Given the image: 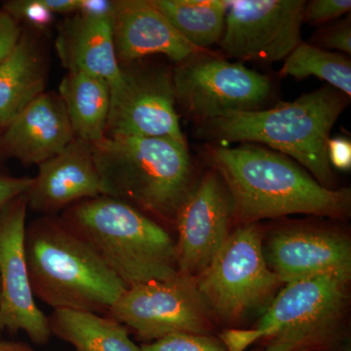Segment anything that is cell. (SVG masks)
I'll return each instance as SVG.
<instances>
[{
  "mask_svg": "<svg viewBox=\"0 0 351 351\" xmlns=\"http://www.w3.org/2000/svg\"><path fill=\"white\" fill-rule=\"evenodd\" d=\"M25 255L34 298L55 309L108 315L126 290L96 251L60 216L25 226Z\"/></svg>",
  "mask_w": 351,
  "mask_h": 351,
  "instance_id": "cell-3",
  "label": "cell"
},
{
  "mask_svg": "<svg viewBox=\"0 0 351 351\" xmlns=\"http://www.w3.org/2000/svg\"><path fill=\"white\" fill-rule=\"evenodd\" d=\"M51 334L75 351H142L130 332L108 315L55 309L48 316Z\"/></svg>",
  "mask_w": 351,
  "mask_h": 351,
  "instance_id": "cell-21",
  "label": "cell"
},
{
  "mask_svg": "<svg viewBox=\"0 0 351 351\" xmlns=\"http://www.w3.org/2000/svg\"><path fill=\"white\" fill-rule=\"evenodd\" d=\"M75 138L59 95L44 92L5 127L1 147L24 165H39L61 154Z\"/></svg>",
  "mask_w": 351,
  "mask_h": 351,
  "instance_id": "cell-17",
  "label": "cell"
},
{
  "mask_svg": "<svg viewBox=\"0 0 351 351\" xmlns=\"http://www.w3.org/2000/svg\"><path fill=\"white\" fill-rule=\"evenodd\" d=\"M269 269L285 284L320 276L351 279V242L326 226H283L263 237Z\"/></svg>",
  "mask_w": 351,
  "mask_h": 351,
  "instance_id": "cell-14",
  "label": "cell"
},
{
  "mask_svg": "<svg viewBox=\"0 0 351 351\" xmlns=\"http://www.w3.org/2000/svg\"><path fill=\"white\" fill-rule=\"evenodd\" d=\"M2 151L1 143H0V152Z\"/></svg>",
  "mask_w": 351,
  "mask_h": 351,
  "instance_id": "cell-36",
  "label": "cell"
},
{
  "mask_svg": "<svg viewBox=\"0 0 351 351\" xmlns=\"http://www.w3.org/2000/svg\"><path fill=\"white\" fill-rule=\"evenodd\" d=\"M350 0H313L306 4L304 10V23L313 25L324 24L350 14Z\"/></svg>",
  "mask_w": 351,
  "mask_h": 351,
  "instance_id": "cell-26",
  "label": "cell"
},
{
  "mask_svg": "<svg viewBox=\"0 0 351 351\" xmlns=\"http://www.w3.org/2000/svg\"><path fill=\"white\" fill-rule=\"evenodd\" d=\"M233 207L225 182L209 169L182 203L174 228L179 271L197 277L230 234Z\"/></svg>",
  "mask_w": 351,
  "mask_h": 351,
  "instance_id": "cell-13",
  "label": "cell"
},
{
  "mask_svg": "<svg viewBox=\"0 0 351 351\" xmlns=\"http://www.w3.org/2000/svg\"><path fill=\"white\" fill-rule=\"evenodd\" d=\"M120 66L122 80L119 86L110 90L106 136L186 142L176 110L172 73L135 64Z\"/></svg>",
  "mask_w": 351,
  "mask_h": 351,
  "instance_id": "cell-11",
  "label": "cell"
},
{
  "mask_svg": "<svg viewBox=\"0 0 351 351\" xmlns=\"http://www.w3.org/2000/svg\"><path fill=\"white\" fill-rule=\"evenodd\" d=\"M34 178H15L0 174V211L9 202L24 195L31 189Z\"/></svg>",
  "mask_w": 351,
  "mask_h": 351,
  "instance_id": "cell-29",
  "label": "cell"
},
{
  "mask_svg": "<svg viewBox=\"0 0 351 351\" xmlns=\"http://www.w3.org/2000/svg\"><path fill=\"white\" fill-rule=\"evenodd\" d=\"M44 5L53 14H75L78 0H43Z\"/></svg>",
  "mask_w": 351,
  "mask_h": 351,
  "instance_id": "cell-32",
  "label": "cell"
},
{
  "mask_svg": "<svg viewBox=\"0 0 351 351\" xmlns=\"http://www.w3.org/2000/svg\"><path fill=\"white\" fill-rule=\"evenodd\" d=\"M172 75L176 101L197 124L263 110L271 94L267 76L209 51L178 64Z\"/></svg>",
  "mask_w": 351,
  "mask_h": 351,
  "instance_id": "cell-9",
  "label": "cell"
},
{
  "mask_svg": "<svg viewBox=\"0 0 351 351\" xmlns=\"http://www.w3.org/2000/svg\"><path fill=\"white\" fill-rule=\"evenodd\" d=\"M27 210L24 195L0 211V332H24L32 343L45 346L52 334L29 282L24 247Z\"/></svg>",
  "mask_w": 351,
  "mask_h": 351,
  "instance_id": "cell-12",
  "label": "cell"
},
{
  "mask_svg": "<svg viewBox=\"0 0 351 351\" xmlns=\"http://www.w3.org/2000/svg\"><path fill=\"white\" fill-rule=\"evenodd\" d=\"M55 46L68 71H82L103 78L110 90L121 82L122 69L115 54L112 17L73 14L60 25Z\"/></svg>",
  "mask_w": 351,
  "mask_h": 351,
  "instance_id": "cell-18",
  "label": "cell"
},
{
  "mask_svg": "<svg viewBox=\"0 0 351 351\" xmlns=\"http://www.w3.org/2000/svg\"><path fill=\"white\" fill-rule=\"evenodd\" d=\"M18 23L25 22L36 31H43L52 25L54 14L44 5L43 0H12L2 7Z\"/></svg>",
  "mask_w": 351,
  "mask_h": 351,
  "instance_id": "cell-25",
  "label": "cell"
},
{
  "mask_svg": "<svg viewBox=\"0 0 351 351\" xmlns=\"http://www.w3.org/2000/svg\"><path fill=\"white\" fill-rule=\"evenodd\" d=\"M281 76H292L295 80L315 76L329 83L346 97L351 96V62L348 57L301 43L285 60Z\"/></svg>",
  "mask_w": 351,
  "mask_h": 351,
  "instance_id": "cell-23",
  "label": "cell"
},
{
  "mask_svg": "<svg viewBox=\"0 0 351 351\" xmlns=\"http://www.w3.org/2000/svg\"><path fill=\"white\" fill-rule=\"evenodd\" d=\"M114 1L110 0H78L77 12L89 17H112Z\"/></svg>",
  "mask_w": 351,
  "mask_h": 351,
  "instance_id": "cell-31",
  "label": "cell"
},
{
  "mask_svg": "<svg viewBox=\"0 0 351 351\" xmlns=\"http://www.w3.org/2000/svg\"><path fill=\"white\" fill-rule=\"evenodd\" d=\"M108 316L142 343L177 334L218 336L213 314L198 291L195 277L178 271L161 281L126 288Z\"/></svg>",
  "mask_w": 351,
  "mask_h": 351,
  "instance_id": "cell-8",
  "label": "cell"
},
{
  "mask_svg": "<svg viewBox=\"0 0 351 351\" xmlns=\"http://www.w3.org/2000/svg\"><path fill=\"white\" fill-rule=\"evenodd\" d=\"M328 158L332 168L350 170L351 167V145L346 138H330L328 142Z\"/></svg>",
  "mask_w": 351,
  "mask_h": 351,
  "instance_id": "cell-30",
  "label": "cell"
},
{
  "mask_svg": "<svg viewBox=\"0 0 351 351\" xmlns=\"http://www.w3.org/2000/svg\"><path fill=\"white\" fill-rule=\"evenodd\" d=\"M103 195L92 145L73 138L61 154L39 164L27 208L43 216H57L80 201Z\"/></svg>",
  "mask_w": 351,
  "mask_h": 351,
  "instance_id": "cell-15",
  "label": "cell"
},
{
  "mask_svg": "<svg viewBox=\"0 0 351 351\" xmlns=\"http://www.w3.org/2000/svg\"><path fill=\"white\" fill-rule=\"evenodd\" d=\"M176 31L197 49L219 44L225 31L228 0H152Z\"/></svg>",
  "mask_w": 351,
  "mask_h": 351,
  "instance_id": "cell-22",
  "label": "cell"
},
{
  "mask_svg": "<svg viewBox=\"0 0 351 351\" xmlns=\"http://www.w3.org/2000/svg\"><path fill=\"white\" fill-rule=\"evenodd\" d=\"M140 346L142 351H228L219 336L208 335H171Z\"/></svg>",
  "mask_w": 351,
  "mask_h": 351,
  "instance_id": "cell-24",
  "label": "cell"
},
{
  "mask_svg": "<svg viewBox=\"0 0 351 351\" xmlns=\"http://www.w3.org/2000/svg\"><path fill=\"white\" fill-rule=\"evenodd\" d=\"M204 158L232 197L239 226L306 214L343 219L351 210L350 189H328L288 156L244 143L207 145Z\"/></svg>",
  "mask_w": 351,
  "mask_h": 351,
  "instance_id": "cell-1",
  "label": "cell"
},
{
  "mask_svg": "<svg viewBox=\"0 0 351 351\" xmlns=\"http://www.w3.org/2000/svg\"><path fill=\"white\" fill-rule=\"evenodd\" d=\"M258 223L239 226L195 277L198 291L218 327L244 329L249 317L263 313L283 287L263 254Z\"/></svg>",
  "mask_w": 351,
  "mask_h": 351,
  "instance_id": "cell-7",
  "label": "cell"
},
{
  "mask_svg": "<svg viewBox=\"0 0 351 351\" xmlns=\"http://www.w3.org/2000/svg\"><path fill=\"white\" fill-rule=\"evenodd\" d=\"M350 280L320 276L285 284L255 326L228 329V351H331L350 339Z\"/></svg>",
  "mask_w": 351,
  "mask_h": 351,
  "instance_id": "cell-5",
  "label": "cell"
},
{
  "mask_svg": "<svg viewBox=\"0 0 351 351\" xmlns=\"http://www.w3.org/2000/svg\"><path fill=\"white\" fill-rule=\"evenodd\" d=\"M331 351H351L350 339H348L345 343H341V345L338 346V348H335V350Z\"/></svg>",
  "mask_w": 351,
  "mask_h": 351,
  "instance_id": "cell-34",
  "label": "cell"
},
{
  "mask_svg": "<svg viewBox=\"0 0 351 351\" xmlns=\"http://www.w3.org/2000/svg\"><path fill=\"white\" fill-rule=\"evenodd\" d=\"M345 94L329 85L267 110L233 112L198 124V137L218 142L258 143L294 159L323 186L335 177L328 158L330 133L348 106Z\"/></svg>",
  "mask_w": 351,
  "mask_h": 351,
  "instance_id": "cell-2",
  "label": "cell"
},
{
  "mask_svg": "<svg viewBox=\"0 0 351 351\" xmlns=\"http://www.w3.org/2000/svg\"><path fill=\"white\" fill-rule=\"evenodd\" d=\"M126 288L169 279L179 271L176 240L166 226L144 212L108 195L89 198L61 213Z\"/></svg>",
  "mask_w": 351,
  "mask_h": 351,
  "instance_id": "cell-6",
  "label": "cell"
},
{
  "mask_svg": "<svg viewBox=\"0 0 351 351\" xmlns=\"http://www.w3.org/2000/svg\"><path fill=\"white\" fill-rule=\"evenodd\" d=\"M314 45L323 49L343 51L351 54L350 17L339 24L328 29H321L314 36Z\"/></svg>",
  "mask_w": 351,
  "mask_h": 351,
  "instance_id": "cell-27",
  "label": "cell"
},
{
  "mask_svg": "<svg viewBox=\"0 0 351 351\" xmlns=\"http://www.w3.org/2000/svg\"><path fill=\"white\" fill-rule=\"evenodd\" d=\"M23 32L19 23L3 9L0 10V63L12 53Z\"/></svg>",
  "mask_w": 351,
  "mask_h": 351,
  "instance_id": "cell-28",
  "label": "cell"
},
{
  "mask_svg": "<svg viewBox=\"0 0 351 351\" xmlns=\"http://www.w3.org/2000/svg\"><path fill=\"white\" fill-rule=\"evenodd\" d=\"M304 0H228L223 57L282 61L302 43Z\"/></svg>",
  "mask_w": 351,
  "mask_h": 351,
  "instance_id": "cell-10",
  "label": "cell"
},
{
  "mask_svg": "<svg viewBox=\"0 0 351 351\" xmlns=\"http://www.w3.org/2000/svg\"><path fill=\"white\" fill-rule=\"evenodd\" d=\"M48 66L39 36L23 32L12 53L0 63V127L44 93Z\"/></svg>",
  "mask_w": 351,
  "mask_h": 351,
  "instance_id": "cell-19",
  "label": "cell"
},
{
  "mask_svg": "<svg viewBox=\"0 0 351 351\" xmlns=\"http://www.w3.org/2000/svg\"><path fill=\"white\" fill-rule=\"evenodd\" d=\"M112 21L120 66L149 55H163L179 64L203 51L182 38L152 0H115Z\"/></svg>",
  "mask_w": 351,
  "mask_h": 351,
  "instance_id": "cell-16",
  "label": "cell"
},
{
  "mask_svg": "<svg viewBox=\"0 0 351 351\" xmlns=\"http://www.w3.org/2000/svg\"><path fill=\"white\" fill-rule=\"evenodd\" d=\"M92 149L103 195L174 228L180 208L198 182L186 142L106 136Z\"/></svg>",
  "mask_w": 351,
  "mask_h": 351,
  "instance_id": "cell-4",
  "label": "cell"
},
{
  "mask_svg": "<svg viewBox=\"0 0 351 351\" xmlns=\"http://www.w3.org/2000/svg\"><path fill=\"white\" fill-rule=\"evenodd\" d=\"M250 351H263V350H261L260 348H254V350H252Z\"/></svg>",
  "mask_w": 351,
  "mask_h": 351,
  "instance_id": "cell-35",
  "label": "cell"
},
{
  "mask_svg": "<svg viewBox=\"0 0 351 351\" xmlns=\"http://www.w3.org/2000/svg\"><path fill=\"white\" fill-rule=\"evenodd\" d=\"M0 351H36L21 341H0Z\"/></svg>",
  "mask_w": 351,
  "mask_h": 351,
  "instance_id": "cell-33",
  "label": "cell"
},
{
  "mask_svg": "<svg viewBox=\"0 0 351 351\" xmlns=\"http://www.w3.org/2000/svg\"><path fill=\"white\" fill-rule=\"evenodd\" d=\"M75 138L95 145L107 132L110 108L108 82L82 71H68L59 88Z\"/></svg>",
  "mask_w": 351,
  "mask_h": 351,
  "instance_id": "cell-20",
  "label": "cell"
}]
</instances>
